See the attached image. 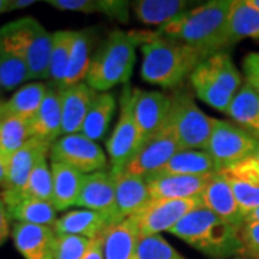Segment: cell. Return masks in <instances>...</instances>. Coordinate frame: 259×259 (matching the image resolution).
Returning <instances> with one entry per match:
<instances>
[{
  "instance_id": "6da1fadb",
  "label": "cell",
  "mask_w": 259,
  "mask_h": 259,
  "mask_svg": "<svg viewBox=\"0 0 259 259\" xmlns=\"http://www.w3.org/2000/svg\"><path fill=\"white\" fill-rule=\"evenodd\" d=\"M141 44L143 64L141 78L148 83L175 88L193 74V71L209 55L196 48L150 33H134Z\"/></svg>"
},
{
  "instance_id": "7a4b0ae2",
  "label": "cell",
  "mask_w": 259,
  "mask_h": 259,
  "mask_svg": "<svg viewBox=\"0 0 259 259\" xmlns=\"http://www.w3.org/2000/svg\"><path fill=\"white\" fill-rule=\"evenodd\" d=\"M233 0H213L197 8L186 10L164 26L156 35L173 39L196 48L212 56L223 52L228 16Z\"/></svg>"
},
{
  "instance_id": "3957f363",
  "label": "cell",
  "mask_w": 259,
  "mask_h": 259,
  "mask_svg": "<svg viewBox=\"0 0 259 259\" xmlns=\"http://www.w3.org/2000/svg\"><path fill=\"white\" fill-rule=\"evenodd\" d=\"M170 233L214 259H232L243 252L241 226L221 219L204 206L189 213Z\"/></svg>"
},
{
  "instance_id": "277c9868",
  "label": "cell",
  "mask_w": 259,
  "mask_h": 259,
  "mask_svg": "<svg viewBox=\"0 0 259 259\" xmlns=\"http://www.w3.org/2000/svg\"><path fill=\"white\" fill-rule=\"evenodd\" d=\"M137 45L134 33L111 32L91 59L87 75L88 87L97 93H107L112 87L128 82L136 64Z\"/></svg>"
},
{
  "instance_id": "5b68a950",
  "label": "cell",
  "mask_w": 259,
  "mask_h": 259,
  "mask_svg": "<svg viewBox=\"0 0 259 259\" xmlns=\"http://www.w3.org/2000/svg\"><path fill=\"white\" fill-rule=\"evenodd\" d=\"M190 82L199 100L226 114L242 88V76L231 56L221 52L204 59L190 75Z\"/></svg>"
},
{
  "instance_id": "8992f818",
  "label": "cell",
  "mask_w": 259,
  "mask_h": 259,
  "mask_svg": "<svg viewBox=\"0 0 259 259\" xmlns=\"http://www.w3.org/2000/svg\"><path fill=\"white\" fill-rule=\"evenodd\" d=\"M0 40L25 56L29 79L49 78L54 33H49L36 19L23 18L0 28Z\"/></svg>"
},
{
  "instance_id": "52a82bcc",
  "label": "cell",
  "mask_w": 259,
  "mask_h": 259,
  "mask_svg": "<svg viewBox=\"0 0 259 259\" xmlns=\"http://www.w3.org/2000/svg\"><path fill=\"white\" fill-rule=\"evenodd\" d=\"M167 125L176 136L180 150H204L212 136L214 118L206 115L187 91L171 98Z\"/></svg>"
},
{
  "instance_id": "ba28073f",
  "label": "cell",
  "mask_w": 259,
  "mask_h": 259,
  "mask_svg": "<svg viewBox=\"0 0 259 259\" xmlns=\"http://www.w3.org/2000/svg\"><path fill=\"white\" fill-rule=\"evenodd\" d=\"M259 148V139L229 121L216 120L206 151L212 156L219 170L252 157Z\"/></svg>"
},
{
  "instance_id": "9c48e42d",
  "label": "cell",
  "mask_w": 259,
  "mask_h": 259,
  "mask_svg": "<svg viewBox=\"0 0 259 259\" xmlns=\"http://www.w3.org/2000/svg\"><path fill=\"white\" fill-rule=\"evenodd\" d=\"M141 144L143 139L133 112V90L130 85H125L121 93L118 121L111 137L107 141V153L111 161V170L115 175L125 170Z\"/></svg>"
},
{
  "instance_id": "30bf717a",
  "label": "cell",
  "mask_w": 259,
  "mask_h": 259,
  "mask_svg": "<svg viewBox=\"0 0 259 259\" xmlns=\"http://www.w3.org/2000/svg\"><path fill=\"white\" fill-rule=\"evenodd\" d=\"M202 206V196L192 199H153L133 218L139 226L141 236L160 235L161 232H168L175 228L192 210Z\"/></svg>"
},
{
  "instance_id": "8fae6325",
  "label": "cell",
  "mask_w": 259,
  "mask_h": 259,
  "mask_svg": "<svg viewBox=\"0 0 259 259\" xmlns=\"http://www.w3.org/2000/svg\"><path fill=\"white\" fill-rule=\"evenodd\" d=\"M49 153L52 161L72 167L83 175L101 171L107 167V156L104 150L82 134L59 137L52 144Z\"/></svg>"
},
{
  "instance_id": "7c38bea8",
  "label": "cell",
  "mask_w": 259,
  "mask_h": 259,
  "mask_svg": "<svg viewBox=\"0 0 259 259\" xmlns=\"http://www.w3.org/2000/svg\"><path fill=\"white\" fill-rule=\"evenodd\" d=\"M52 144L37 139H30L22 148H19L15 154L9 158V168H8V179L3 186L2 199L9 207L19 200L25 186L28 183L29 176L35 168L36 163L42 157L48 156Z\"/></svg>"
},
{
  "instance_id": "4fadbf2b",
  "label": "cell",
  "mask_w": 259,
  "mask_h": 259,
  "mask_svg": "<svg viewBox=\"0 0 259 259\" xmlns=\"http://www.w3.org/2000/svg\"><path fill=\"white\" fill-rule=\"evenodd\" d=\"M180 151V146L171 130L166 127L158 134L148 139L140 147L137 154L125 167L124 171L134 176L147 177L160 171L171 157Z\"/></svg>"
},
{
  "instance_id": "5bb4252c",
  "label": "cell",
  "mask_w": 259,
  "mask_h": 259,
  "mask_svg": "<svg viewBox=\"0 0 259 259\" xmlns=\"http://www.w3.org/2000/svg\"><path fill=\"white\" fill-rule=\"evenodd\" d=\"M170 107L171 100L164 94L140 88L133 90V112L143 143L166 128Z\"/></svg>"
},
{
  "instance_id": "9a60e30c",
  "label": "cell",
  "mask_w": 259,
  "mask_h": 259,
  "mask_svg": "<svg viewBox=\"0 0 259 259\" xmlns=\"http://www.w3.org/2000/svg\"><path fill=\"white\" fill-rule=\"evenodd\" d=\"M75 206L107 216L115 225V175L112 170H101L85 175L82 189Z\"/></svg>"
},
{
  "instance_id": "2e32d148",
  "label": "cell",
  "mask_w": 259,
  "mask_h": 259,
  "mask_svg": "<svg viewBox=\"0 0 259 259\" xmlns=\"http://www.w3.org/2000/svg\"><path fill=\"white\" fill-rule=\"evenodd\" d=\"M221 171L228 179L242 216L246 219L249 213L259 207V167L249 157Z\"/></svg>"
},
{
  "instance_id": "e0dca14e",
  "label": "cell",
  "mask_w": 259,
  "mask_h": 259,
  "mask_svg": "<svg viewBox=\"0 0 259 259\" xmlns=\"http://www.w3.org/2000/svg\"><path fill=\"white\" fill-rule=\"evenodd\" d=\"M12 238L16 249L25 259L55 258L58 235L51 226L15 222Z\"/></svg>"
},
{
  "instance_id": "ac0fdd59",
  "label": "cell",
  "mask_w": 259,
  "mask_h": 259,
  "mask_svg": "<svg viewBox=\"0 0 259 259\" xmlns=\"http://www.w3.org/2000/svg\"><path fill=\"white\" fill-rule=\"evenodd\" d=\"M151 200L146 177L134 176L127 171L115 175V223L136 216Z\"/></svg>"
},
{
  "instance_id": "d6986e66",
  "label": "cell",
  "mask_w": 259,
  "mask_h": 259,
  "mask_svg": "<svg viewBox=\"0 0 259 259\" xmlns=\"http://www.w3.org/2000/svg\"><path fill=\"white\" fill-rule=\"evenodd\" d=\"M62 107V136L79 134L97 91L87 82L59 88Z\"/></svg>"
},
{
  "instance_id": "ffe728a7",
  "label": "cell",
  "mask_w": 259,
  "mask_h": 259,
  "mask_svg": "<svg viewBox=\"0 0 259 259\" xmlns=\"http://www.w3.org/2000/svg\"><path fill=\"white\" fill-rule=\"evenodd\" d=\"M151 199H192L202 196L210 176L154 173L146 177Z\"/></svg>"
},
{
  "instance_id": "44dd1931",
  "label": "cell",
  "mask_w": 259,
  "mask_h": 259,
  "mask_svg": "<svg viewBox=\"0 0 259 259\" xmlns=\"http://www.w3.org/2000/svg\"><path fill=\"white\" fill-rule=\"evenodd\" d=\"M202 200L206 209L212 210L223 221L238 226H242L245 222L233 190L222 171L210 176V180L202 193Z\"/></svg>"
},
{
  "instance_id": "7402d4cb",
  "label": "cell",
  "mask_w": 259,
  "mask_h": 259,
  "mask_svg": "<svg viewBox=\"0 0 259 259\" xmlns=\"http://www.w3.org/2000/svg\"><path fill=\"white\" fill-rule=\"evenodd\" d=\"M32 139L54 144L62 136V107L59 88H48L40 108L30 120Z\"/></svg>"
},
{
  "instance_id": "603a6c76",
  "label": "cell",
  "mask_w": 259,
  "mask_h": 259,
  "mask_svg": "<svg viewBox=\"0 0 259 259\" xmlns=\"http://www.w3.org/2000/svg\"><path fill=\"white\" fill-rule=\"evenodd\" d=\"M110 226L111 222L107 216L94 210L81 209L66 212L58 218L54 225V231L56 235H75L94 239L102 236Z\"/></svg>"
},
{
  "instance_id": "cb8c5ba5",
  "label": "cell",
  "mask_w": 259,
  "mask_h": 259,
  "mask_svg": "<svg viewBox=\"0 0 259 259\" xmlns=\"http://www.w3.org/2000/svg\"><path fill=\"white\" fill-rule=\"evenodd\" d=\"M141 233L134 218L110 226L102 235L105 259H134Z\"/></svg>"
},
{
  "instance_id": "d4e9b609",
  "label": "cell",
  "mask_w": 259,
  "mask_h": 259,
  "mask_svg": "<svg viewBox=\"0 0 259 259\" xmlns=\"http://www.w3.org/2000/svg\"><path fill=\"white\" fill-rule=\"evenodd\" d=\"M245 37L259 39V12L248 0H233L225 32V48H229Z\"/></svg>"
},
{
  "instance_id": "484cf974",
  "label": "cell",
  "mask_w": 259,
  "mask_h": 259,
  "mask_svg": "<svg viewBox=\"0 0 259 259\" xmlns=\"http://www.w3.org/2000/svg\"><path fill=\"white\" fill-rule=\"evenodd\" d=\"M51 170L54 176L52 204L56 212H62L76 204L82 189L85 175L58 161L51 163Z\"/></svg>"
},
{
  "instance_id": "4316f807",
  "label": "cell",
  "mask_w": 259,
  "mask_h": 259,
  "mask_svg": "<svg viewBox=\"0 0 259 259\" xmlns=\"http://www.w3.org/2000/svg\"><path fill=\"white\" fill-rule=\"evenodd\" d=\"M221 171L206 150H180L157 173L182 176H212Z\"/></svg>"
},
{
  "instance_id": "83f0119b",
  "label": "cell",
  "mask_w": 259,
  "mask_h": 259,
  "mask_svg": "<svg viewBox=\"0 0 259 259\" xmlns=\"http://www.w3.org/2000/svg\"><path fill=\"white\" fill-rule=\"evenodd\" d=\"M226 114L242 128L259 139V94L249 83L242 85L233 97Z\"/></svg>"
},
{
  "instance_id": "f1b7e54d",
  "label": "cell",
  "mask_w": 259,
  "mask_h": 259,
  "mask_svg": "<svg viewBox=\"0 0 259 259\" xmlns=\"http://www.w3.org/2000/svg\"><path fill=\"white\" fill-rule=\"evenodd\" d=\"M115 107L117 104L114 94L97 93L79 134H82L83 137L93 140L95 143L101 140L114 117Z\"/></svg>"
},
{
  "instance_id": "f546056e",
  "label": "cell",
  "mask_w": 259,
  "mask_h": 259,
  "mask_svg": "<svg viewBox=\"0 0 259 259\" xmlns=\"http://www.w3.org/2000/svg\"><path fill=\"white\" fill-rule=\"evenodd\" d=\"M90 51H91V32L74 30L69 64H68V69H66L62 85L59 88L72 87V85L82 82V79H87V75L91 66Z\"/></svg>"
},
{
  "instance_id": "4dcf8cb0",
  "label": "cell",
  "mask_w": 259,
  "mask_h": 259,
  "mask_svg": "<svg viewBox=\"0 0 259 259\" xmlns=\"http://www.w3.org/2000/svg\"><path fill=\"white\" fill-rule=\"evenodd\" d=\"M133 5L137 18L143 23L164 26L189 10L190 3L185 0H140Z\"/></svg>"
},
{
  "instance_id": "1f68e13d",
  "label": "cell",
  "mask_w": 259,
  "mask_h": 259,
  "mask_svg": "<svg viewBox=\"0 0 259 259\" xmlns=\"http://www.w3.org/2000/svg\"><path fill=\"white\" fill-rule=\"evenodd\" d=\"M48 5L59 10L104 13L120 22H128V3L120 0H48Z\"/></svg>"
},
{
  "instance_id": "d6a6232c",
  "label": "cell",
  "mask_w": 259,
  "mask_h": 259,
  "mask_svg": "<svg viewBox=\"0 0 259 259\" xmlns=\"http://www.w3.org/2000/svg\"><path fill=\"white\" fill-rule=\"evenodd\" d=\"M47 93L48 87L45 83L36 82L22 87L13 94L9 101L5 102V115H16L26 120H32L37 110L40 108Z\"/></svg>"
},
{
  "instance_id": "836d02e7",
  "label": "cell",
  "mask_w": 259,
  "mask_h": 259,
  "mask_svg": "<svg viewBox=\"0 0 259 259\" xmlns=\"http://www.w3.org/2000/svg\"><path fill=\"white\" fill-rule=\"evenodd\" d=\"M10 219L19 223L40 225L54 228L56 222V209L54 204L39 199H22L8 207Z\"/></svg>"
},
{
  "instance_id": "e575fe53",
  "label": "cell",
  "mask_w": 259,
  "mask_h": 259,
  "mask_svg": "<svg viewBox=\"0 0 259 259\" xmlns=\"http://www.w3.org/2000/svg\"><path fill=\"white\" fill-rule=\"evenodd\" d=\"M29 79V68L25 56L0 40V85L12 90Z\"/></svg>"
},
{
  "instance_id": "d590c367",
  "label": "cell",
  "mask_w": 259,
  "mask_h": 259,
  "mask_svg": "<svg viewBox=\"0 0 259 259\" xmlns=\"http://www.w3.org/2000/svg\"><path fill=\"white\" fill-rule=\"evenodd\" d=\"M30 134V120L16 117V115H5L0 121V150L12 156L22 148L29 140Z\"/></svg>"
},
{
  "instance_id": "8d00e7d4",
  "label": "cell",
  "mask_w": 259,
  "mask_h": 259,
  "mask_svg": "<svg viewBox=\"0 0 259 259\" xmlns=\"http://www.w3.org/2000/svg\"><path fill=\"white\" fill-rule=\"evenodd\" d=\"M22 199H39V200H47V202L52 203V199H54V176H52L51 166L48 164V156L40 158L36 163L35 168L32 170L28 183L25 186L19 200H22Z\"/></svg>"
},
{
  "instance_id": "74e56055",
  "label": "cell",
  "mask_w": 259,
  "mask_h": 259,
  "mask_svg": "<svg viewBox=\"0 0 259 259\" xmlns=\"http://www.w3.org/2000/svg\"><path fill=\"white\" fill-rule=\"evenodd\" d=\"M74 30H56L54 33L52 42V54H51V66H49V78L56 88L62 85L72 47Z\"/></svg>"
},
{
  "instance_id": "f35d334b",
  "label": "cell",
  "mask_w": 259,
  "mask_h": 259,
  "mask_svg": "<svg viewBox=\"0 0 259 259\" xmlns=\"http://www.w3.org/2000/svg\"><path fill=\"white\" fill-rule=\"evenodd\" d=\"M134 259H186L160 235L141 236Z\"/></svg>"
},
{
  "instance_id": "ab89813d",
  "label": "cell",
  "mask_w": 259,
  "mask_h": 259,
  "mask_svg": "<svg viewBox=\"0 0 259 259\" xmlns=\"http://www.w3.org/2000/svg\"><path fill=\"white\" fill-rule=\"evenodd\" d=\"M91 239L75 235H58L55 258L54 259H83L90 248Z\"/></svg>"
},
{
  "instance_id": "60d3db41",
  "label": "cell",
  "mask_w": 259,
  "mask_h": 259,
  "mask_svg": "<svg viewBox=\"0 0 259 259\" xmlns=\"http://www.w3.org/2000/svg\"><path fill=\"white\" fill-rule=\"evenodd\" d=\"M243 256L259 259V222H245L241 226Z\"/></svg>"
},
{
  "instance_id": "b9f144b4",
  "label": "cell",
  "mask_w": 259,
  "mask_h": 259,
  "mask_svg": "<svg viewBox=\"0 0 259 259\" xmlns=\"http://www.w3.org/2000/svg\"><path fill=\"white\" fill-rule=\"evenodd\" d=\"M243 74L246 78V83L259 94V54L253 52L245 56L243 59Z\"/></svg>"
},
{
  "instance_id": "7bdbcfd3",
  "label": "cell",
  "mask_w": 259,
  "mask_h": 259,
  "mask_svg": "<svg viewBox=\"0 0 259 259\" xmlns=\"http://www.w3.org/2000/svg\"><path fill=\"white\" fill-rule=\"evenodd\" d=\"M10 235V216L8 207L0 197V246L8 241Z\"/></svg>"
},
{
  "instance_id": "ee69618b",
  "label": "cell",
  "mask_w": 259,
  "mask_h": 259,
  "mask_svg": "<svg viewBox=\"0 0 259 259\" xmlns=\"http://www.w3.org/2000/svg\"><path fill=\"white\" fill-rule=\"evenodd\" d=\"M83 259H105V256H104V241H102V236L91 239L90 248L87 250Z\"/></svg>"
},
{
  "instance_id": "f6af8a7d",
  "label": "cell",
  "mask_w": 259,
  "mask_h": 259,
  "mask_svg": "<svg viewBox=\"0 0 259 259\" xmlns=\"http://www.w3.org/2000/svg\"><path fill=\"white\" fill-rule=\"evenodd\" d=\"M9 156H6L0 150V186L3 187L8 179V168H9Z\"/></svg>"
},
{
  "instance_id": "bcb514c9",
  "label": "cell",
  "mask_w": 259,
  "mask_h": 259,
  "mask_svg": "<svg viewBox=\"0 0 259 259\" xmlns=\"http://www.w3.org/2000/svg\"><path fill=\"white\" fill-rule=\"evenodd\" d=\"M33 3H35V0H10L9 12L16 9H25V8L32 6Z\"/></svg>"
},
{
  "instance_id": "7dc6e473",
  "label": "cell",
  "mask_w": 259,
  "mask_h": 259,
  "mask_svg": "<svg viewBox=\"0 0 259 259\" xmlns=\"http://www.w3.org/2000/svg\"><path fill=\"white\" fill-rule=\"evenodd\" d=\"M245 222H259V207H258V209H255L253 212L249 213V214L246 216ZM245 222H243V223H245Z\"/></svg>"
},
{
  "instance_id": "c3c4849f",
  "label": "cell",
  "mask_w": 259,
  "mask_h": 259,
  "mask_svg": "<svg viewBox=\"0 0 259 259\" xmlns=\"http://www.w3.org/2000/svg\"><path fill=\"white\" fill-rule=\"evenodd\" d=\"M9 5L10 0H0V15L9 12Z\"/></svg>"
},
{
  "instance_id": "681fc988",
  "label": "cell",
  "mask_w": 259,
  "mask_h": 259,
  "mask_svg": "<svg viewBox=\"0 0 259 259\" xmlns=\"http://www.w3.org/2000/svg\"><path fill=\"white\" fill-rule=\"evenodd\" d=\"M248 3H249L252 8H255L259 12V0H248Z\"/></svg>"
},
{
  "instance_id": "f907efd6",
  "label": "cell",
  "mask_w": 259,
  "mask_h": 259,
  "mask_svg": "<svg viewBox=\"0 0 259 259\" xmlns=\"http://www.w3.org/2000/svg\"><path fill=\"white\" fill-rule=\"evenodd\" d=\"M252 158H253V161L256 163V166L259 167V148H258V151H256V153H255V154L252 156Z\"/></svg>"
},
{
  "instance_id": "816d5d0a",
  "label": "cell",
  "mask_w": 259,
  "mask_h": 259,
  "mask_svg": "<svg viewBox=\"0 0 259 259\" xmlns=\"http://www.w3.org/2000/svg\"><path fill=\"white\" fill-rule=\"evenodd\" d=\"M232 259H255V258H249V256H243V255H239V256H235Z\"/></svg>"
},
{
  "instance_id": "f5cc1de1",
  "label": "cell",
  "mask_w": 259,
  "mask_h": 259,
  "mask_svg": "<svg viewBox=\"0 0 259 259\" xmlns=\"http://www.w3.org/2000/svg\"><path fill=\"white\" fill-rule=\"evenodd\" d=\"M0 121H2V120H0Z\"/></svg>"
}]
</instances>
